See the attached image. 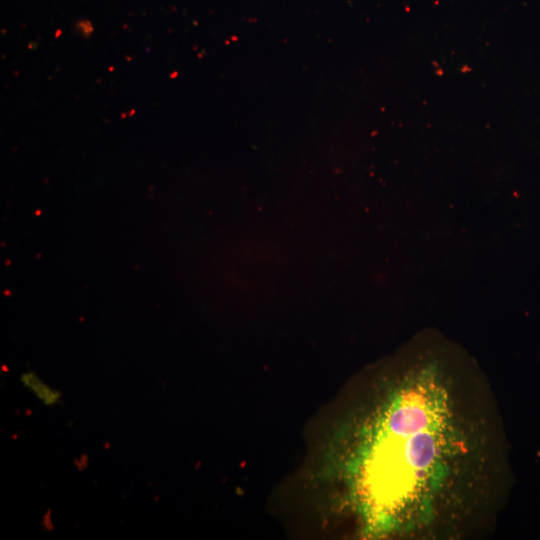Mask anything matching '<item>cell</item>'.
I'll list each match as a JSON object with an SVG mask.
<instances>
[{"mask_svg":"<svg viewBox=\"0 0 540 540\" xmlns=\"http://www.w3.org/2000/svg\"><path fill=\"white\" fill-rule=\"evenodd\" d=\"M449 384L434 366L413 370L362 437L354 489L374 529L424 530L449 508L462 512L460 493L474 489L486 464L483 437L457 409Z\"/></svg>","mask_w":540,"mask_h":540,"instance_id":"obj_1","label":"cell"},{"mask_svg":"<svg viewBox=\"0 0 540 540\" xmlns=\"http://www.w3.org/2000/svg\"><path fill=\"white\" fill-rule=\"evenodd\" d=\"M20 381L46 406L56 405L61 400V392L45 384L34 372L23 373Z\"/></svg>","mask_w":540,"mask_h":540,"instance_id":"obj_2","label":"cell"}]
</instances>
